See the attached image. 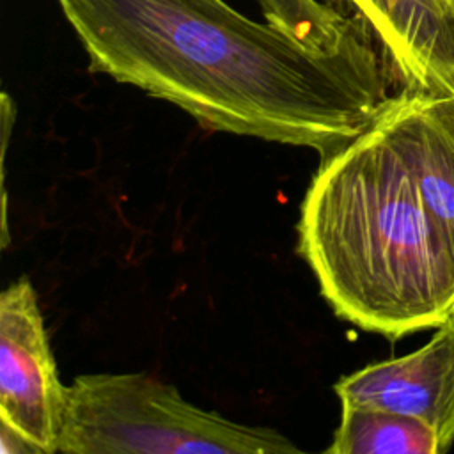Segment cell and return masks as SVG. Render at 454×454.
<instances>
[{
  "label": "cell",
  "mask_w": 454,
  "mask_h": 454,
  "mask_svg": "<svg viewBox=\"0 0 454 454\" xmlns=\"http://www.w3.org/2000/svg\"><path fill=\"white\" fill-rule=\"evenodd\" d=\"M89 69L168 101L202 128L314 149L362 135L399 82L372 34L310 46L223 0H57Z\"/></svg>",
  "instance_id": "obj_1"
},
{
  "label": "cell",
  "mask_w": 454,
  "mask_h": 454,
  "mask_svg": "<svg viewBox=\"0 0 454 454\" xmlns=\"http://www.w3.org/2000/svg\"><path fill=\"white\" fill-rule=\"evenodd\" d=\"M298 252L337 317L390 340L454 314V247L383 117L319 163Z\"/></svg>",
  "instance_id": "obj_2"
},
{
  "label": "cell",
  "mask_w": 454,
  "mask_h": 454,
  "mask_svg": "<svg viewBox=\"0 0 454 454\" xmlns=\"http://www.w3.org/2000/svg\"><path fill=\"white\" fill-rule=\"evenodd\" d=\"M64 454H289L268 426L234 422L144 372L82 374L67 387L57 443Z\"/></svg>",
  "instance_id": "obj_3"
},
{
  "label": "cell",
  "mask_w": 454,
  "mask_h": 454,
  "mask_svg": "<svg viewBox=\"0 0 454 454\" xmlns=\"http://www.w3.org/2000/svg\"><path fill=\"white\" fill-rule=\"evenodd\" d=\"M67 387L50 348L34 286L27 277L0 294V422L43 454L57 452Z\"/></svg>",
  "instance_id": "obj_4"
},
{
  "label": "cell",
  "mask_w": 454,
  "mask_h": 454,
  "mask_svg": "<svg viewBox=\"0 0 454 454\" xmlns=\"http://www.w3.org/2000/svg\"><path fill=\"white\" fill-rule=\"evenodd\" d=\"M342 406L380 408L426 422L454 443V314L417 351L362 367L333 385Z\"/></svg>",
  "instance_id": "obj_5"
},
{
  "label": "cell",
  "mask_w": 454,
  "mask_h": 454,
  "mask_svg": "<svg viewBox=\"0 0 454 454\" xmlns=\"http://www.w3.org/2000/svg\"><path fill=\"white\" fill-rule=\"evenodd\" d=\"M369 27L401 87L454 99V7L447 0H342Z\"/></svg>",
  "instance_id": "obj_6"
},
{
  "label": "cell",
  "mask_w": 454,
  "mask_h": 454,
  "mask_svg": "<svg viewBox=\"0 0 454 454\" xmlns=\"http://www.w3.org/2000/svg\"><path fill=\"white\" fill-rule=\"evenodd\" d=\"M383 117L454 247V99L401 87L383 108Z\"/></svg>",
  "instance_id": "obj_7"
},
{
  "label": "cell",
  "mask_w": 454,
  "mask_h": 454,
  "mask_svg": "<svg viewBox=\"0 0 454 454\" xmlns=\"http://www.w3.org/2000/svg\"><path fill=\"white\" fill-rule=\"evenodd\" d=\"M328 454H443L438 434L422 420L403 413L342 406L340 424Z\"/></svg>",
  "instance_id": "obj_8"
},
{
  "label": "cell",
  "mask_w": 454,
  "mask_h": 454,
  "mask_svg": "<svg viewBox=\"0 0 454 454\" xmlns=\"http://www.w3.org/2000/svg\"><path fill=\"white\" fill-rule=\"evenodd\" d=\"M266 21L316 48H339L365 34L358 16H348L321 0H257Z\"/></svg>",
  "instance_id": "obj_9"
},
{
  "label": "cell",
  "mask_w": 454,
  "mask_h": 454,
  "mask_svg": "<svg viewBox=\"0 0 454 454\" xmlns=\"http://www.w3.org/2000/svg\"><path fill=\"white\" fill-rule=\"evenodd\" d=\"M0 443H2V454H18V452H39L34 445H30L25 438H21L16 431H12L9 426L0 422ZM41 454V452H39Z\"/></svg>",
  "instance_id": "obj_10"
},
{
  "label": "cell",
  "mask_w": 454,
  "mask_h": 454,
  "mask_svg": "<svg viewBox=\"0 0 454 454\" xmlns=\"http://www.w3.org/2000/svg\"><path fill=\"white\" fill-rule=\"evenodd\" d=\"M447 2H449V4L454 7V0H447Z\"/></svg>",
  "instance_id": "obj_11"
}]
</instances>
